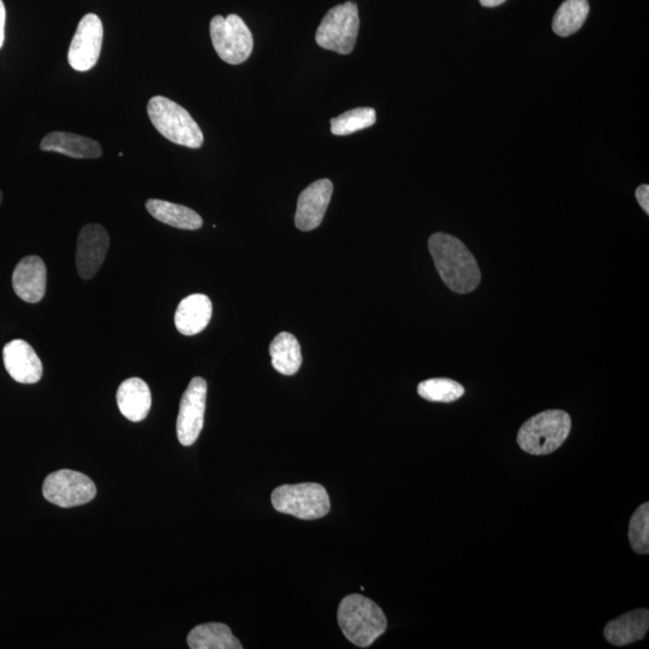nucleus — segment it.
<instances>
[{
    "label": "nucleus",
    "instance_id": "nucleus-8",
    "mask_svg": "<svg viewBox=\"0 0 649 649\" xmlns=\"http://www.w3.org/2000/svg\"><path fill=\"white\" fill-rule=\"evenodd\" d=\"M43 494L47 502L59 508H74L92 502L97 496V486L85 474L62 469L47 476Z\"/></svg>",
    "mask_w": 649,
    "mask_h": 649
},
{
    "label": "nucleus",
    "instance_id": "nucleus-20",
    "mask_svg": "<svg viewBox=\"0 0 649 649\" xmlns=\"http://www.w3.org/2000/svg\"><path fill=\"white\" fill-rule=\"evenodd\" d=\"M188 646L192 649H242L241 642L232 635L228 625L207 623L198 625L188 635Z\"/></svg>",
    "mask_w": 649,
    "mask_h": 649
},
{
    "label": "nucleus",
    "instance_id": "nucleus-15",
    "mask_svg": "<svg viewBox=\"0 0 649 649\" xmlns=\"http://www.w3.org/2000/svg\"><path fill=\"white\" fill-rule=\"evenodd\" d=\"M212 302L204 294H193L180 302L175 314V325L184 336L199 335L212 318Z\"/></svg>",
    "mask_w": 649,
    "mask_h": 649
},
{
    "label": "nucleus",
    "instance_id": "nucleus-25",
    "mask_svg": "<svg viewBox=\"0 0 649 649\" xmlns=\"http://www.w3.org/2000/svg\"><path fill=\"white\" fill-rule=\"evenodd\" d=\"M629 541L631 549L639 555L649 553V504L640 506L631 516L629 523Z\"/></svg>",
    "mask_w": 649,
    "mask_h": 649
},
{
    "label": "nucleus",
    "instance_id": "nucleus-28",
    "mask_svg": "<svg viewBox=\"0 0 649 649\" xmlns=\"http://www.w3.org/2000/svg\"><path fill=\"white\" fill-rule=\"evenodd\" d=\"M479 2L481 3L482 7L496 8L499 7V5L505 3L506 0H479Z\"/></svg>",
    "mask_w": 649,
    "mask_h": 649
},
{
    "label": "nucleus",
    "instance_id": "nucleus-16",
    "mask_svg": "<svg viewBox=\"0 0 649 649\" xmlns=\"http://www.w3.org/2000/svg\"><path fill=\"white\" fill-rule=\"evenodd\" d=\"M117 404L119 412L132 422L144 421L152 407L150 386L140 378H130L118 387Z\"/></svg>",
    "mask_w": 649,
    "mask_h": 649
},
{
    "label": "nucleus",
    "instance_id": "nucleus-17",
    "mask_svg": "<svg viewBox=\"0 0 649 649\" xmlns=\"http://www.w3.org/2000/svg\"><path fill=\"white\" fill-rule=\"evenodd\" d=\"M648 628V610L637 609L607 623L604 636L611 645L623 647L645 639Z\"/></svg>",
    "mask_w": 649,
    "mask_h": 649
},
{
    "label": "nucleus",
    "instance_id": "nucleus-18",
    "mask_svg": "<svg viewBox=\"0 0 649 649\" xmlns=\"http://www.w3.org/2000/svg\"><path fill=\"white\" fill-rule=\"evenodd\" d=\"M40 148L41 151L61 153L75 159H95L103 154V148L97 141L65 132L46 135L41 141Z\"/></svg>",
    "mask_w": 649,
    "mask_h": 649
},
{
    "label": "nucleus",
    "instance_id": "nucleus-10",
    "mask_svg": "<svg viewBox=\"0 0 649 649\" xmlns=\"http://www.w3.org/2000/svg\"><path fill=\"white\" fill-rule=\"evenodd\" d=\"M104 27L100 17L87 14L79 23L68 53L70 67L76 71L91 70L98 63L103 49Z\"/></svg>",
    "mask_w": 649,
    "mask_h": 649
},
{
    "label": "nucleus",
    "instance_id": "nucleus-24",
    "mask_svg": "<svg viewBox=\"0 0 649 649\" xmlns=\"http://www.w3.org/2000/svg\"><path fill=\"white\" fill-rule=\"evenodd\" d=\"M418 394L426 401L452 403L464 395V387L455 380L434 378L422 381L418 386Z\"/></svg>",
    "mask_w": 649,
    "mask_h": 649
},
{
    "label": "nucleus",
    "instance_id": "nucleus-4",
    "mask_svg": "<svg viewBox=\"0 0 649 649\" xmlns=\"http://www.w3.org/2000/svg\"><path fill=\"white\" fill-rule=\"evenodd\" d=\"M147 112L154 128L165 139L193 150L204 144V134L198 123L175 101L158 95L148 101Z\"/></svg>",
    "mask_w": 649,
    "mask_h": 649
},
{
    "label": "nucleus",
    "instance_id": "nucleus-21",
    "mask_svg": "<svg viewBox=\"0 0 649 649\" xmlns=\"http://www.w3.org/2000/svg\"><path fill=\"white\" fill-rule=\"evenodd\" d=\"M272 366L283 375H295L302 365L301 345L294 335L282 332L270 345Z\"/></svg>",
    "mask_w": 649,
    "mask_h": 649
},
{
    "label": "nucleus",
    "instance_id": "nucleus-2",
    "mask_svg": "<svg viewBox=\"0 0 649 649\" xmlns=\"http://www.w3.org/2000/svg\"><path fill=\"white\" fill-rule=\"evenodd\" d=\"M338 624L345 637L355 646L367 648L387 629L383 610L371 599L351 594L338 609Z\"/></svg>",
    "mask_w": 649,
    "mask_h": 649
},
{
    "label": "nucleus",
    "instance_id": "nucleus-3",
    "mask_svg": "<svg viewBox=\"0 0 649 649\" xmlns=\"http://www.w3.org/2000/svg\"><path fill=\"white\" fill-rule=\"evenodd\" d=\"M570 431L571 418L567 412L546 410L523 424L517 434V444L529 455H550L561 448Z\"/></svg>",
    "mask_w": 649,
    "mask_h": 649
},
{
    "label": "nucleus",
    "instance_id": "nucleus-7",
    "mask_svg": "<svg viewBox=\"0 0 649 649\" xmlns=\"http://www.w3.org/2000/svg\"><path fill=\"white\" fill-rule=\"evenodd\" d=\"M210 32L214 50L225 63L242 64L252 55L253 34L240 16H214Z\"/></svg>",
    "mask_w": 649,
    "mask_h": 649
},
{
    "label": "nucleus",
    "instance_id": "nucleus-5",
    "mask_svg": "<svg viewBox=\"0 0 649 649\" xmlns=\"http://www.w3.org/2000/svg\"><path fill=\"white\" fill-rule=\"evenodd\" d=\"M271 499L278 512L301 520H318L331 509L329 493L323 485L315 482L279 486L272 492Z\"/></svg>",
    "mask_w": 649,
    "mask_h": 649
},
{
    "label": "nucleus",
    "instance_id": "nucleus-29",
    "mask_svg": "<svg viewBox=\"0 0 649 649\" xmlns=\"http://www.w3.org/2000/svg\"><path fill=\"white\" fill-rule=\"evenodd\" d=\"M2 201H3V193L0 192V205H2Z\"/></svg>",
    "mask_w": 649,
    "mask_h": 649
},
{
    "label": "nucleus",
    "instance_id": "nucleus-9",
    "mask_svg": "<svg viewBox=\"0 0 649 649\" xmlns=\"http://www.w3.org/2000/svg\"><path fill=\"white\" fill-rule=\"evenodd\" d=\"M207 398V383L196 377L190 381L184 392L177 418V438L183 446L193 445L204 428Z\"/></svg>",
    "mask_w": 649,
    "mask_h": 649
},
{
    "label": "nucleus",
    "instance_id": "nucleus-14",
    "mask_svg": "<svg viewBox=\"0 0 649 649\" xmlns=\"http://www.w3.org/2000/svg\"><path fill=\"white\" fill-rule=\"evenodd\" d=\"M47 271L43 259L37 255L26 256L17 264L13 287L17 296L28 303H38L46 293Z\"/></svg>",
    "mask_w": 649,
    "mask_h": 649
},
{
    "label": "nucleus",
    "instance_id": "nucleus-22",
    "mask_svg": "<svg viewBox=\"0 0 649 649\" xmlns=\"http://www.w3.org/2000/svg\"><path fill=\"white\" fill-rule=\"evenodd\" d=\"M588 14L587 0H565L553 19V32L559 37H569V35L580 31L581 27L585 25Z\"/></svg>",
    "mask_w": 649,
    "mask_h": 649
},
{
    "label": "nucleus",
    "instance_id": "nucleus-12",
    "mask_svg": "<svg viewBox=\"0 0 649 649\" xmlns=\"http://www.w3.org/2000/svg\"><path fill=\"white\" fill-rule=\"evenodd\" d=\"M333 193L330 180H319L308 186L300 195L295 214L296 228L312 231L323 223Z\"/></svg>",
    "mask_w": 649,
    "mask_h": 649
},
{
    "label": "nucleus",
    "instance_id": "nucleus-27",
    "mask_svg": "<svg viewBox=\"0 0 649 649\" xmlns=\"http://www.w3.org/2000/svg\"><path fill=\"white\" fill-rule=\"evenodd\" d=\"M5 21H7V10L3 0H0V49H2L5 40Z\"/></svg>",
    "mask_w": 649,
    "mask_h": 649
},
{
    "label": "nucleus",
    "instance_id": "nucleus-11",
    "mask_svg": "<svg viewBox=\"0 0 649 649\" xmlns=\"http://www.w3.org/2000/svg\"><path fill=\"white\" fill-rule=\"evenodd\" d=\"M110 237L104 226L88 224L83 226L77 240L76 266L82 279H92L104 264Z\"/></svg>",
    "mask_w": 649,
    "mask_h": 649
},
{
    "label": "nucleus",
    "instance_id": "nucleus-1",
    "mask_svg": "<svg viewBox=\"0 0 649 649\" xmlns=\"http://www.w3.org/2000/svg\"><path fill=\"white\" fill-rule=\"evenodd\" d=\"M428 249L442 281L456 294H469L479 287L478 261L458 238L437 232L428 240Z\"/></svg>",
    "mask_w": 649,
    "mask_h": 649
},
{
    "label": "nucleus",
    "instance_id": "nucleus-26",
    "mask_svg": "<svg viewBox=\"0 0 649 649\" xmlns=\"http://www.w3.org/2000/svg\"><path fill=\"white\" fill-rule=\"evenodd\" d=\"M636 199L642 210L649 214V187L647 184H642L636 189Z\"/></svg>",
    "mask_w": 649,
    "mask_h": 649
},
{
    "label": "nucleus",
    "instance_id": "nucleus-23",
    "mask_svg": "<svg viewBox=\"0 0 649 649\" xmlns=\"http://www.w3.org/2000/svg\"><path fill=\"white\" fill-rule=\"evenodd\" d=\"M377 122L375 110L371 107H357L341 116L331 119V132L336 136H347L372 127Z\"/></svg>",
    "mask_w": 649,
    "mask_h": 649
},
{
    "label": "nucleus",
    "instance_id": "nucleus-19",
    "mask_svg": "<svg viewBox=\"0 0 649 649\" xmlns=\"http://www.w3.org/2000/svg\"><path fill=\"white\" fill-rule=\"evenodd\" d=\"M148 213L160 223L172 226L181 230H199L204 224L200 214L192 208L172 204V202L150 199L146 202Z\"/></svg>",
    "mask_w": 649,
    "mask_h": 649
},
{
    "label": "nucleus",
    "instance_id": "nucleus-13",
    "mask_svg": "<svg viewBox=\"0 0 649 649\" xmlns=\"http://www.w3.org/2000/svg\"><path fill=\"white\" fill-rule=\"evenodd\" d=\"M3 360L11 378L20 384H37L43 377V362L37 353L22 339H14L5 345Z\"/></svg>",
    "mask_w": 649,
    "mask_h": 649
},
{
    "label": "nucleus",
    "instance_id": "nucleus-6",
    "mask_svg": "<svg viewBox=\"0 0 649 649\" xmlns=\"http://www.w3.org/2000/svg\"><path fill=\"white\" fill-rule=\"evenodd\" d=\"M359 9L355 3H344L332 8L321 21L315 41L325 50L347 56L354 51L359 35Z\"/></svg>",
    "mask_w": 649,
    "mask_h": 649
}]
</instances>
